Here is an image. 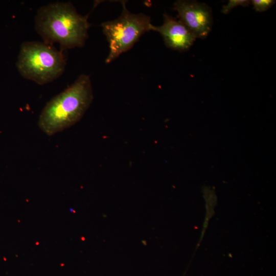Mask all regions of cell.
Returning <instances> with one entry per match:
<instances>
[{
    "label": "cell",
    "instance_id": "cell-1",
    "mask_svg": "<svg viewBox=\"0 0 276 276\" xmlns=\"http://www.w3.org/2000/svg\"><path fill=\"white\" fill-rule=\"evenodd\" d=\"M90 25L87 16L78 13L70 2H55L41 7L35 17V29L43 42L57 43L60 50L82 47Z\"/></svg>",
    "mask_w": 276,
    "mask_h": 276
},
{
    "label": "cell",
    "instance_id": "cell-2",
    "mask_svg": "<svg viewBox=\"0 0 276 276\" xmlns=\"http://www.w3.org/2000/svg\"><path fill=\"white\" fill-rule=\"evenodd\" d=\"M93 100L90 77L82 74L46 104L40 114L38 126L48 135L61 132L80 120Z\"/></svg>",
    "mask_w": 276,
    "mask_h": 276
},
{
    "label": "cell",
    "instance_id": "cell-3",
    "mask_svg": "<svg viewBox=\"0 0 276 276\" xmlns=\"http://www.w3.org/2000/svg\"><path fill=\"white\" fill-rule=\"evenodd\" d=\"M65 65L63 52L43 41L22 43L16 62L17 68L22 77L40 85L59 78Z\"/></svg>",
    "mask_w": 276,
    "mask_h": 276
},
{
    "label": "cell",
    "instance_id": "cell-4",
    "mask_svg": "<svg viewBox=\"0 0 276 276\" xmlns=\"http://www.w3.org/2000/svg\"><path fill=\"white\" fill-rule=\"evenodd\" d=\"M121 4L120 16L101 24L109 44V53L105 59L107 64L130 49L142 35L152 29L150 16L142 13H132L127 9L126 2L122 1Z\"/></svg>",
    "mask_w": 276,
    "mask_h": 276
},
{
    "label": "cell",
    "instance_id": "cell-5",
    "mask_svg": "<svg viewBox=\"0 0 276 276\" xmlns=\"http://www.w3.org/2000/svg\"><path fill=\"white\" fill-rule=\"evenodd\" d=\"M173 9L178 17L196 38L205 39L212 30L213 14L211 8L204 3L196 1L178 0Z\"/></svg>",
    "mask_w": 276,
    "mask_h": 276
},
{
    "label": "cell",
    "instance_id": "cell-6",
    "mask_svg": "<svg viewBox=\"0 0 276 276\" xmlns=\"http://www.w3.org/2000/svg\"><path fill=\"white\" fill-rule=\"evenodd\" d=\"M152 31L158 32L169 48L179 52L188 50L196 38L192 32L179 19L167 14H164L162 25H153Z\"/></svg>",
    "mask_w": 276,
    "mask_h": 276
},
{
    "label": "cell",
    "instance_id": "cell-7",
    "mask_svg": "<svg viewBox=\"0 0 276 276\" xmlns=\"http://www.w3.org/2000/svg\"><path fill=\"white\" fill-rule=\"evenodd\" d=\"M249 0H229L226 5H223L221 12L224 14H228L233 9L238 6L247 7L249 5Z\"/></svg>",
    "mask_w": 276,
    "mask_h": 276
},
{
    "label": "cell",
    "instance_id": "cell-8",
    "mask_svg": "<svg viewBox=\"0 0 276 276\" xmlns=\"http://www.w3.org/2000/svg\"><path fill=\"white\" fill-rule=\"evenodd\" d=\"M250 3L256 11L262 12L267 11L275 3L274 0H252Z\"/></svg>",
    "mask_w": 276,
    "mask_h": 276
}]
</instances>
